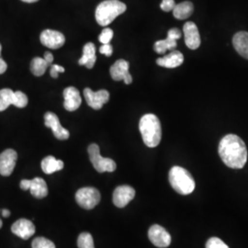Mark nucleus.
I'll return each mask as SVG.
<instances>
[{
    "instance_id": "dca6fc26",
    "label": "nucleus",
    "mask_w": 248,
    "mask_h": 248,
    "mask_svg": "<svg viewBox=\"0 0 248 248\" xmlns=\"http://www.w3.org/2000/svg\"><path fill=\"white\" fill-rule=\"evenodd\" d=\"M11 231L21 239H30L35 233V226L27 219H19L11 226Z\"/></svg>"
},
{
    "instance_id": "4468645a",
    "label": "nucleus",
    "mask_w": 248,
    "mask_h": 248,
    "mask_svg": "<svg viewBox=\"0 0 248 248\" xmlns=\"http://www.w3.org/2000/svg\"><path fill=\"white\" fill-rule=\"evenodd\" d=\"M135 196V190L133 186H117L113 192V203L118 208H124L126 205H128L131 201H133Z\"/></svg>"
},
{
    "instance_id": "c756f323",
    "label": "nucleus",
    "mask_w": 248,
    "mask_h": 248,
    "mask_svg": "<svg viewBox=\"0 0 248 248\" xmlns=\"http://www.w3.org/2000/svg\"><path fill=\"white\" fill-rule=\"evenodd\" d=\"M175 6H176L175 0H163L160 5V8L165 12H169L174 9Z\"/></svg>"
},
{
    "instance_id": "c85d7f7f",
    "label": "nucleus",
    "mask_w": 248,
    "mask_h": 248,
    "mask_svg": "<svg viewBox=\"0 0 248 248\" xmlns=\"http://www.w3.org/2000/svg\"><path fill=\"white\" fill-rule=\"evenodd\" d=\"M206 248H229V247L220 238L212 237L207 241Z\"/></svg>"
},
{
    "instance_id": "7ed1b4c3",
    "label": "nucleus",
    "mask_w": 248,
    "mask_h": 248,
    "mask_svg": "<svg viewBox=\"0 0 248 248\" xmlns=\"http://www.w3.org/2000/svg\"><path fill=\"white\" fill-rule=\"evenodd\" d=\"M169 183L180 195H188L195 189V180L191 174L181 167H173L169 175Z\"/></svg>"
},
{
    "instance_id": "f704fd0d",
    "label": "nucleus",
    "mask_w": 248,
    "mask_h": 248,
    "mask_svg": "<svg viewBox=\"0 0 248 248\" xmlns=\"http://www.w3.org/2000/svg\"><path fill=\"white\" fill-rule=\"evenodd\" d=\"M44 59H45V61L51 65V64H52V62H53V54L51 53H49V52H46V53H45V57H44Z\"/></svg>"
},
{
    "instance_id": "c9c22d12",
    "label": "nucleus",
    "mask_w": 248,
    "mask_h": 248,
    "mask_svg": "<svg viewBox=\"0 0 248 248\" xmlns=\"http://www.w3.org/2000/svg\"><path fill=\"white\" fill-rule=\"evenodd\" d=\"M51 68H53V70H55L57 73H63L64 72V68L62 66L58 65V64H52Z\"/></svg>"
},
{
    "instance_id": "0eeeda50",
    "label": "nucleus",
    "mask_w": 248,
    "mask_h": 248,
    "mask_svg": "<svg viewBox=\"0 0 248 248\" xmlns=\"http://www.w3.org/2000/svg\"><path fill=\"white\" fill-rule=\"evenodd\" d=\"M100 193L97 188L87 186L82 187L76 193V201L85 210L94 209L100 202Z\"/></svg>"
},
{
    "instance_id": "473e14b6",
    "label": "nucleus",
    "mask_w": 248,
    "mask_h": 248,
    "mask_svg": "<svg viewBox=\"0 0 248 248\" xmlns=\"http://www.w3.org/2000/svg\"><path fill=\"white\" fill-rule=\"evenodd\" d=\"M1 50H2V46L0 45V54H1ZM8 68V64L7 62H5L1 57H0V75L4 74Z\"/></svg>"
},
{
    "instance_id": "4be33fe9",
    "label": "nucleus",
    "mask_w": 248,
    "mask_h": 248,
    "mask_svg": "<svg viewBox=\"0 0 248 248\" xmlns=\"http://www.w3.org/2000/svg\"><path fill=\"white\" fill-rule=\"evenodd\" d=\"M194 10V6L189 1H184L182 3L176 4L175 8L172 10L173 15L177 19H186L189 18Z\"/></svg>"
},
{
    "instance_id": "412c9836",
    "label": "nucleus",
    "mask_w": 248,
    "mask_h": 248,
    "mask_svg": "<svg viewBox=\"0 0 248 248\" xmlns=\"http://www.w3.org/2000/svg\"><path fill=\"white\" fill-rule=\"evenodd\" d=\"M29 189L31 195L37 199H44L48 195V186L45 179L42 177H35L31 179Z\"/></svg>"
},
{
    "instance_id": "f8f14e48",
    "label": "nucleus",
    "mask_w": 248,
    "mask_h": 248,
    "mask_svg": "<svg viewBox=\"0 0 248 248\" xmlns=\"http://www.w3.org/2000/svg\"><path fill=\"white\" fill-rule=\"evenodd\" d=\"M45 124L46 127L51 128L54 136L58 140H67L70 136L69 132L62 127L58 117L53 112H46L45 115Z\"/></svg>"
},
{
    "instance_id": "f3484780",
    "label": "nucleus",
    "mask_w": 248,
    "mask_h": 248,
    "mask_svg": "<svg viewBox=\"0 0 248 248\" xmlns=\"http://www.w3.org/2000/svg\"><path fill=\"white\" fill-rule=\"evenodd\" d=\"M63 98H64L63 107L68 111L77 110L82 103L79 91L78 89L74 87H69L63 90Z\"/></svg>"
},
{
    "instance_id": "b1692460",
    "label": "nucleus",
    "mask_w": 248,
    "mask_h": 248,
    "mask_svg": "<svg viewBox=\"0 0 248 248\" xmlns=\"http://www.w3.org/2000/svg\"><path fill=\"white\" fill-rule=\"evenodd\" d=\"M176 47H177V41L170 39L169 37H167V39L165 40L157 41L154 45L155 51L159 54H164L167 51H174Z\"/></svg>"
},
{
    "instance_id": "a878e982",
    "label": "nucleus",
    "mask_w": 248,
    "mask_h": 248,
    "mask_svg": "<svg viewBox=\"0 0 248 248\" xmlns=\"http://www.w3.org/2000/svg\"><path fill=\"white\" fill-rule=\"evenodd\" d=\"M78 248H95L92 235L89 232L80 233L78 239Z\"/></svg>"
},
{
    "instance_id": "aec40b11",
    "label": "nucleus",
    "mask_w": 248,
    "mask_h": 248,
    "mask_svg": "<svg viewBox=\"0 0 248 248\" xmlns=\"http://www.w3.org/2000/svg\"><path fill=\"white\" fill-rule=\"evenodd\" d=\"M232 45L235 51L244 58L248 59V32L239 31L232 38Z\"/></svg>"
},
{
    "instance_id": "7c9ffc66",
    "label": "nucleus",
    "mask_w": 248,
    "mask_h": 248,
    "mask_svg": "<svg viewBox=\"0 0 248 248\" xmlns=\"http://www.w3.org/2000/svg\"><path fill=\"white\" fill-rule=\"evenodd\" d=\"M99 53H102L106 56H111V54L113 53V48L109 44L103 45L99 48Z\"/></svg>"
},
{
    "instance_id": "393cba45",
    "label": "nucleus",
    "mask_w": 248,
    "mask_h": 248,
    "mask_svg": "<svg viewBox=\"0 0 248 248\" xmlns=\"http://www.w3.org/2000/svg\"><path fill=\"white\" fill-rule=\"evenodd\" d=\"M49 65L50 64L46 62L44 58L35 57L31 63V70L36 77H41L45 75V71Z\"/></svg>"
},
{
    "instance_id": "20e7f679",
    "label": "nucleus",
    "mask_w": 248,
    "mask_h": 248,
    "mask_svg": "<svg viewBox=\"0 0 248 248\" xmlns=\"http://www.w3.org/2000/svg\"><path fill=\"white\" fill-rule=\"evenodd\" d=\"M126 5L119 0H105L96 9V20L100 26L109 25L118 16L126 11Z\"/></svg>"
},
{
    "instance_id": "5701e85b",
    "label": "nucleus",
    "mask_w": 248,
    "mask_h": 248,
    "mask_svg": "<svg viewBox=\"0 0 248 248\" xmlns=\"http://www.w3.org/2000/svg\"><path fill=\"white\" fill-rule=\"evenodd\" d=\"M63 166L64 164L62 160L56 159L52 155L46 156L42 161V169L45 174H48V175H51L54 172L62 170L63 169Z\"/></svg>"
},
{
    "instance_id": "f257e3e1",
    "label": "nucleus",
    "mask_w": 248,
    "mask_h": 248,
    "mask_svg": "<svg viewBox=\"0 0 248 248\" xmlns=\"http://www.w3.org/2000/svg\"><path fill=\"white\" fill-rule=\"evenodd\" d=\"M222 162L230 169H241L248 161V149L245 142L235 134L225 135L218 147Z\"/></svg>"
},
{
    "instance_id": "39448f33",
    "label": "nucleus",
    "mask_w": 248,
    "mask_h": 248,
    "mask_svg": "<svg viewBox=\"0 0 248 248\" xmlns=\"http://www.w3.org/2000/svg\"><path fill=\"white\" fill-rule=\"evenodd\" d=\"M88 152H89L90 162L92 163L93 167L98 172L104 173V172L115 171L117 165L114 160L103 157L100 155V149L98 144L91 143L88 148Z\"/></svg>"
},
{
    "instance_id": "bb28decb",
    "label": "nucleus",
    "mask_w": 248,
    "mask_h": 248,
    "mask_svg": "<svg viewBox=\"0 0 248 248\" xmlns=\"http://www.w3.org/2000/svg\"><path fill=\"white\" fill-rule=\"evenodd\" d=\"M32 248H55V245L51 240L45 237H37L32 241Z\"/></svg>"
},
{
    "instance_id": "6e6552de",
    "label": "nucleus",
    "mask_w": 248,
    "mask_h": 248,
    "mask_svg": "<svg viewBox=\"0 0 248 248\" xmlns=\"http://www.w3.org/2000/svg\"><path fill=\"white\" fill-rule=\"evenodd\" d=\"M148 237L156 248H166L171 244V235L164 227L158 224L152 225L148 231Z\"/></svg>"
},
{
    "instance_id": "cd10ccee",
    "label": "nucleus",
    "mask_w": 248,
    "mask_h": 248,
    "mask_svg": "<svg viewBox=\"0 0 248 248\" xmlns=\"http://www.w3.org/2000/svg\"><path fill=\"white\" fill-rule=\"evenodd\" d=\"M112 37H113V31L109 28H105L101 31L100 35L98 37V40L102 45H108L110 43Z\"/></svg>"
},
{
    "instance_id": "58836bf2",
    "label": "nucleus",
    "mask_w": 248,
    "mask_h": 248,
    "mask_svg": "<svg viewBox=\"0 0 248 248\" xmlns=\"http://www.w3.org/2000/svg\"><path fill=\"white\" fill-rule=\"evenodd\" d=\"M1 227H2V221L0 220V228H1Z\"/></svg>"
},
{
    "instance_id": "4c0bfd02",
    "label": "nucleus",
    "mask_w": 248,
    "mask_h": 248,
    "mask_svg": "<svg viewBox=\"0 0 248 248\" xmlns=\"http://www.w3.org/2000/svg\"><path fill=\"white\" fill-rule=\"evenodd\" d=\"M21 1L26 2V3H34V2H37V1H39V0H21Z\"/></svg>"
},
{
    "instance_id": "e433bc0d",
    "label": "nucleus",
    "mask_w": 248,
    "mask_h": 248,
    "mask_svg": "<svg viewBox=\"0 0 248 248\" xmlns=\"http://www.w3.org/2000/svg\"><path fill=\"white\" fill-rule=\"evenodd\" d=\"M1 214H2V216H3V217L8 218V217L10 216V212H9V210H7V209H4V210L2 211Z\"/></svg>"
},
{
    "instance_id": "1a4fd4ad",
    "label": "nucleus",
    "mask_w": 248,
    "mask_h": 248,
    "mask_svg": "<svg viewBox=\"0 0 248 248\" xmlns=\"http://www.w3.org/2000/svg\"><path fill=\"white\" fill-rule=\"evenodd\" d=\"M84 96L88 105L94 109L102 108L103 105L108 103L109 99V93L105 89H101L97 92H94L90 89H85Z\"/></svg>"
},
{
    "instance_id": "ddd939ff",
    "label": "nucleus",
    "mask_w": 248,
    "mask_h": 248,
    "mask_svg": "<svg viewBox=\"0 0 248 248\" xmlns=\"http://www.w3.org/2000/svg\"><path fill=\"white\" fill-rule=\"evenodd\" d=\"M41 43L50 49H59L65 43V38L61 32L53 30H45L40 36Z\"/></svg>"
},
{
    "instance_id": "6ab92c4d",
    "label": "nucleus",
    "mask_w": 248,
    "mask_h": 248,
    "mask_svg": "<svg viewBox=\"0 0 248 248\" xmlns=\"http://www.w3.org/2000/svg\"><path fill=\"white\" fill-rule=\"evenodd\" d=\"M96 61V46L92 43H88L83 48V55L80 58L78 63L80 65H85L87 68L91 69L94 67Z\"/></svg>"
},
{
    "instance_id": "72a5a7b5",
    "label": "nucleus",
    "mask_w": 248,
    "mask_h": 248,
    "mask_svg": "<svg viewBox=\"0 0 248 248\" xmlns=\"http://www.w3.org/2000/svg\"><path fill=\"white\" fill-rule=\"evenodd\" d=\"M30 183H31V180H29V179L21 180V182H20V188L23 189V190H28L30 188Z\"/></svg>"
},
{
    "instance_id": "f03ea898",
    "label": "nucleus",
    "mask_w": 248,
    "mask_h": 248,
    "mask_svg": "<svg viewBox=\"0 0 248 248\" xmlns=\"http://www.w3.org/2000/svg\"><path fill=\"white\" fill-rule=\"evenodd\" d=\"M139 129L142 141L146 146L154 148L159 144L162 138V128L157 116L151 113L142 116L139 123Z\"/></svg>"
},
{
    "instance_id": "2eb2a0df",
    "label": "nucleus",
    "mask_w": 248,
    "mask_h": 248,
    "mask_svg": "<svg viewBox=\"0 0 248 248\" xmlns=\"http://www.w3.org/2000/svg\"><path fill=\"white\" fill-rule=\"evenodd\" d=\"M183 32L185 37V44L187 48L191 50H196L201 45V35L199 29L194 22L188 21L184 24Z\"/></svg>"
},
{
    "instance_id": "a211bd4d",
    "label": "nucleus",
    "mask_w": 248,
    "mask_h": 248,
    "mask_svg": "<svg viewBox=\"0 0 248 248\" xmlns=\"http://www.w3.org/2000/svg\"><path fill=\"white\" fill-rule=\"evenodd\" d=\"M183 62H184L183 54L179 51H176V50L171 51V53L156 60V63L158 65L166 68H176L177 66L181 65Z\"/></svg>"
},
{
    "instance_id": "9d476101",
    "label": "nucleus",
    "mask_w": 248,
    "mask_h": 248,
    "mask_svg": "<svg viewBox=\"0 0 248 248\" xmlns=\"http://www.w3.org/2000/svg\"><path fill=\"white\" fill-rule=\"evenodd\" d=\"M18 154L13 149H7L0 154V175L9 177L15 169Z\"/></svg>"
},
{
    "instance_id": "9b49d317",
    "label": "nucleus",
    "mask_w": 248,
    "mask_h": 248,
    "mask_svg": "<svg viewBox=\"0 0 248 248\" xmlns=\"http://www.w3.org/2000/svg\"><path fill=\"white\" fill-rule=\"evenodd\" d=\"M129 62L124 59L116 61L110 67V76L112 79L115 81L124 80L126 85H129L133 82V77L129 72Z\"/></svg>"
},
{
    "instance_id": "423d86ee",
    "label": "nucleus",
    "mask_w": 248,
    "mask_h": 248,
    "mask_svg": "<svg viewBox=\"0 0 248 248\" xmlns=\"http://www.w3.org/2000/svg\"><path fill=\"white\" fill-rule=\"evenodd\" d=\"M10 105L17 108H25L28 105V97L21 91H16L9 89L0 90V111L6 110Z\"/></svg>"
},
{
    "instance_id": "2f4dec72",
    "label": "nucleus",
    "mask_w": 248,
    "mask_h": 248,
    "mask_svg": "<svg viewBox=\"0 0 248 248\" xmlns=\"http://www.w3.org/2000/svg\"><path fill=\"white\" fill-rule=\"evenodd\" d=\"M168 37L170 39H173V40H178L180 39L181 37V31L177 29V28H173L171 30H169V32H168Z\"/></svg>"
}]
</instances>
